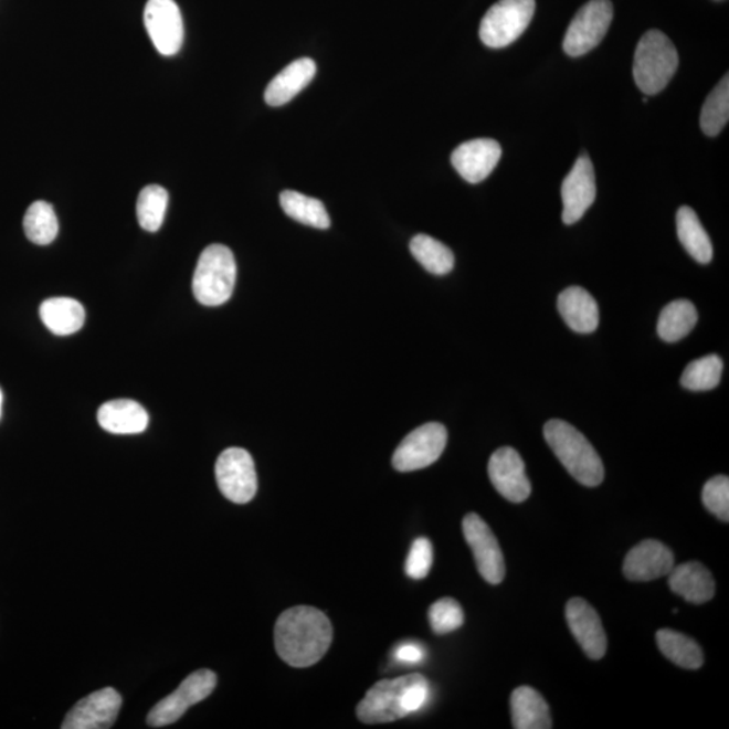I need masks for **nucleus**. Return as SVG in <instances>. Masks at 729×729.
<instances>
[{
  "label": "nucleus",
  "instance_id": "nucleus-28",
  "mask_svg": "<svg viewBox=\"0 0 729 729\" xmlns=\"http://www.w3.org/2000/svg\"><path fill=\"white\" fill-rule=\"evenodd\" d=\"M279 204L285 214L295 219L296 222L321 230L330 228V216H328L325 204L318 199L288 190L279 194Z\"/></svg>",
  "mask_w": 729,
  "mask_h": 729
},
{
  "label": "nucleus",
  "instance_id": "nucleus-23",
  "mask_svg": "<svg viewBox=\"0 0 729 729\" xmlns=\"http://www.w3.org/2000/svg\"><path fill=\"white\" fill-rule=\"evenodd\" d=\"M510 712L516 729H549L552 727L549 705L530 686H520L510 696Z\"/></svg>",
  "mask_w": 729,
  "mask_h": 729
},
{
  "label": "nucleus",
  "instance_id": "nucleus-9",
  "mask_svg": "<svg viewBox=\"0 0 729 729\" xmlns=\"http://www.w3.org/2000/svg\"><path fill=\"white\" fill-rule=\"evenodd\" d=\"M219 490L228 500L246 504L257 494L254 461L246 450L230 447L219 455L215 465Z\"/></svg>",
  "mask_w": 729,
  "mask_h": 729
},
{
  "label": "nucleus",
  "instance_id": "nucleus-21",
  "mask_svg": "<svg viewBox=\"0 0 729 729\" xmlns=\"http://www.w3.org/2000/svg\"><path fill=\"white\" fill-rule=\"evenodd\" d=\"M558 311L575 332L591 334L598 330L599 306L587 289L569 287L562 290L558 296Z\"/></svg>",
  "mask_w": 729,
  "mask_h": 729
},
{
  "label": "nucleus",
  "instance_id": "nucleus-24",
  "mask_svg": "<svg viewBox=\"0 0 729 729\" xmlns=\"http://www.w3.org/2000/svg\"><path fill=\"white\" fill-rule=\"evenodd\" d=\"M41 320L56 336H71L84 326L85 311L82 303L72 297H52L41 304Z\"/></svg>",
  "mask_w": 729,
  "mask_h": 729
},
{
  "label": "nucleus",
  "instance_id": "nucleus-38",
  "mask_svg": "<svg viewBox=\"0 0 729 729\" xmlns=\"http://www.w3.org/2000/svg\"><path fill=\"white\" fill-rule=\"evenodd\" d=\"M2 405H3V393H2V389H0V416H2Z\"/></svg>",
  "mask_w": 729,
  "mask_h": 729
},
{
  "label": "nucleus",
  "instance_id": "nucleus-14",
  "mask_svg": "<svg viewBox=\"0 0 729 729\" xmlns=\"http://www.w3.org/2000/svg\"><path fill=\"white\" fill-rule=\"evenodd\" d=\"M122 707V697L113 688L91 693L66 715L63 729H107L114 726Z\"/></svg>",
  "mask_w": 729,
  "mask_h": 729
},
{
  "label": "nucleus",
  "instance_id": "nucleus-22",
  "mask_svg": "<svg viewBox=\"0 0 729 729\" xmlns=\"http://www.w3.org/2000/svg\"><path fill=\"white\" fill-rule=\"evenodd\" d=\"M316 75V64L311 59L295 60L278 73L265 89V101L273 107L284 106L307 87Z\"/></svg>",
  "mask_w": 729,
  "mask_h": 729
},
{
  "label": "nucleus",
  "instance_id": "nucleus-11",
  "mask_svg": "<svg viewBox=\"0 0 729 729\" xmlns=\"http://www.w3.org/2000/svg\"><path fill=\"white\" fill-rule=\"evenodd\" d=\"M462 531L472 549L479 574L492 585L500 583L506 577V561L489 526L477 514H469L462 521Z\"/></svg>",
  "mask_w": 729,
  "mask_h": 729
},
{
  "label": "nucleus",
  "instance_id": "nucleus-8",
  "mask_svg": "<svg viewBox=\"0 0 729 729\" xmlns=\"http://www.w3.org/2000/svg\"><path fill=\"white\" fill-rule=\"evenodd\" d=\"M612 20L611 0H591L583 4L564 35L563 51L570 57H580L591 52L603 41Z\"/></svg>",
  "mask_w": 729,
  "mask_h": 729
},
{
  "label": "nucleus",
  "instance_id": "nucleus-5",
  "mask_svg": "<svg viewBox=\"0 0 729 729\" xmlns=\"http://www.w3.org/2000/svg\"><path fill=\"white\" fill-rule=\"evenodd\" d=\"M236 282V264L228 246H207L200 254L193 273L192 289L197 300L207 307H218L229 302Z\"/></svg>",
  "mask_w": 729,
  "mask_h": 729
},
{
  "label": "nucleus",
  "instance_id": "nucleus-34",
  "mask_svg": "<svg viewBox=\"0 0 729 729\" xmlns=\"http://www.w3.org/2000/svg\"><path fill=\"white\" fill-rule=\"evenodd\" d=\"M429 620L436 635H445L462 627L465 615L457 600L445 598L430 606Z\"/></svg>",
  "mask_w": 729,
  "mask_h": 729
},
{
  "label": "nucleus",
  "instance_id": "nucleus-32",
  "mask_svg": "<svg viewBox=\"0 0 729 729\" xmlns=\"http://www.w3.org/2000/svg\"><path fill=\"white\" fill-rule=\"evenodd\" d=\"M729 119V77L728 75L717 84L709 94L701 112V129L707 136H719Z\"/></svg>",
  "mask_w": 729,
  "mask_h": 729
},
{
  "label": "nucleus",
  "instance_id": "nucleus-31",
  "mask_svg": "<svg viewBox=\"0 0 729 729\" xmlns=\"http://www.w3.org/2000/svg\"><path fill=\"white\" fill-rule=\"evenodd\" d=\"M722 369L725 364L719 356L709 355L698 358L684 370L680 385L695 392L710 391L720 384Z\"/></svg>",
  "mask_w": 729,
  "mask_h": 729
},
{
  "label": "nucleus",
  "instance_id": "nucleus-16",
  "mask_svg": "<svg viewBox=\"0 0 729 729\" xmlns=\"http://www.w3.org/2000/svg\"><path fill=\"white\" fill-rule=\"evenodd\" d=\"M567 620L583 653L594 661L603 658L608 642L598 611L583 599H571L567 605Z\"/></svg>",
  "mask_w": 729,
  "mask_h": 729
},
{
  "label": "nucleus",
  "instance_id": "nucleus-29",
  "mask_svg": "<svg viewBox=\"0 0 729 729\" xmlns=\"http://www.w3.org/2000/svg\"><path fill=\"white\" fill-rule=\"evenodd\" d=\"M410 249L418 263L433 275L443 276L453 271L455 263L453 252L433 236L425 234L413 236Z\"/></svg>",
  "mask_w": 729,
  "mask_h": 729
},
{
  "label": "nucleus",
  "instance_id": "nucleus-3",
  "mask_svg": "<svg viewBox=\"0 0 729 729\" xmlns=\"http://www.w3.org/2000/svg\"><path fill=\"white\" fill-rule=\"evenodd\" d=\"M543 434L547 445L577 482L591 488L603 483V461L579 430L568 422L552 419L545 424Z\"/></svg>",
  "mask_w": 729,
  "mask_h": 729
},
{
  "label": "nucleus",
  "instance_id": "nucleus-12",
  "mask_svg": "<svg viewBox=\"0 0 729 729\" xmlns=\"http://www.w3.org/2000/svg\"><path fill=\"white\" fill-rule=\"evenodd\" d=\"M144 21L146 32L162 56H175L184 41V23L175 0H148Z\"/></svg>",
  "mask_w": 729,
  "mask_h": 729
},
{
  "label": "nucleus",
  "instance_id": "nucleus-19",
  "mask_svg": "<svg viewBox=\"0 0 729 729\" xmlns=\"http://www.w3.org/2000/svg\"><path fill=\"white\" fill-rule=\"evenodd\" d=\"M97 422L107 433L117 435L141 434L149 424L148 412L137 401L118 399L107 401L97 411Z\"/></svg>",
  "mask_w": 729,
  "mask_h": 729
},
{
  "label": "nucleus",
  "instance_id": "nucleus-7",
  "mask_svg": "<svg viewBox=\"0 0 729 729\" xmlns=\"http://www.w3.org/2000/svg\"><path fill=\"white\" fill-rule=\"evenodd\" d=\"M216 686V674L207 668L197 670L182 680L178 689L172 695L158 701L148 715V725L154 728H160L173 725L188 709L214 691Z\"/></svg>",
  "mask_w": 729,
  "mask_h": 729
},
{
  "label": "nucleus",
  "instance_id": "nucleus-13",
  "mask_svg": "<svg viewBox=\"0 0 729 729\" xmlns=\"http://www.w3.org/2000/svg\"><path fill=\"white\" fill-rule=\"evenodd\" d=\"M488 473L495 489L510 503L526 501L531 495L525 461L513 447L496 450L489 459Z\"/></svg>",
  "mask_w": 729,
  "mask_h": 729
},
{
  "label": "nucleus",
  "instance_id": "nucleus-27",
  "mask_svg": "<svg viewBox=\"0 0 729 729\" xmlns=\"http://www.w3.org/2000/svg\"><path fill=\"white\" fill-rule=\"evenodd\" d=\"M698 320L695 304L686 299L668 303L658 319V336L665 342L674 344L685 338Z\"/></svg>",
  "mask_w": 729,
  "mask_h": 729
},
{
  "label": "nucleus",
  "instance_id": "nucleus-30",
  "mask_svg": "<svg viewBox=\"0 0 729 729\" xmlns=\"http://www.w3.org/2000/svg\"><path fill=\"white\" fill-rule=\"evenodd\" d=\"M23 229L29 241L35 245L45 246L56 240L59 219L53 205L44 200H36L24 214Z\"/></svg>",
  "mask_w": 729,
  "mask_h": 729
},
{
  "label": "nucleus",
  "instance_id": "nucleus-18",
  "mask_svg": "<svg viewBox=\"0 0 729 729\" xmlns=\"http://www.w3.org/2000/svg\"><path fill=\"white\" fill-rule=\"evenodd\" d=\"M500 157V144L490 138H477L461 144L453 151L452 162L462 179L477 184L494 172Z\"/></svg>",
  "mask_w": 729,
  "mask_h": 729
},
{
  "label": "nucleus",
  "instance_id": "nucleus-33",
  "mask_svg": "<svg viewBox=\"0 0 729 729\" xmlns=\"http://www.w3.org/2000/svg\"><path fill=\"white\" fill-rule=\"evenodd\" d=\"M168 192L161 186L145 187L137 200V218L139 226L149 233L160 230L166 219Z\"/></svg>",
  "mask_w": 729,
  "mask_h": 729
},
{
  "label": "nucleus",
  "instance_id": "nucleus-6",
  "mask_svg": "<svg viewBox=\"0 0 729 729\" xmlns=\"http://www.w3.org/2000/svg\"><path fill=\"white\" fill-rule=\"evenodd\" d=\"M535 6V0H500L486 11L479 27V39L494 49L513 44L532 21Z\"/></svg>",
  "mask_w": 729,
  "mask_h": 729
},
{
  "label": "nucleus",
  "instance_id": "nucleus-37",
  "mask_svg": "<svg viewBox=\"0 0 729 729\" xmlns=\"http://www.w3.org/2000/svg\"><path fill=\"white\" fill-rule=\"evenodd\" d=\"M394 661L403 665H418L425 658L424 648L415 642L399 644L393 654Z\"/></svg>",
  "mask_w": 729,
  "mask_h": 729
},
{
  "label": "nucleus",
  "instance_id": "nucleus-17",
  "mask_svg": "<svg viewBox=\"0 0 729 729\" xmlns=\"http://www.w3.org/2000/svg\"><path fill=\"white\" fill-rule=\"evenodd\" d=\"M674 568L673 551L658 540L647 539L631 549L624 559L625 579L646 582L668 575Z\"/></svg>",
  "mask_w": 729,
  "mask_h": 729
},
{
  "label": "nucleus",
  "instance_id": "nucleus-36",
  "mask_svg": "<svg viewBox=\"0 0 729 729\" xmlns=\"http://www.w3.org/2000/svg\"><path fill=\"white\" fill-rule=\"evenodd\" d=\"M433 545L427 538H419L412 543L406 557L405 573L412 580H423L433 567Z\"/></svg>",
  "mask_w": 729,
  "mask_h": 729
},
{
  "label": "nucleus",
  "instance_id": "nucleus-1",
  "mask_svg": "<svg viewBox=\"0 0 729 729\" xmlns=\"http://www.w3.org/2000/svg\"><path fill=\"white\" fill-rule=\"evenodd\" d=\"M332 642V625L314 606L290 608L278 616L275 627L276 652L292 667H309L324 658Z\"/></svg>",
  "mask_w": 729,
  "mask_h": 729
},
{
  "label": "nucleus",
  "instance_id": "nucleus-15",
  "mask_svg": "<svg viewBox=\"0 0 729 729\" xmlns=\"http://www.w3.org/2000/svg\"><path fill=\"white\" fill-rule=\"evenodd\" d=\"M595 176L591 158L581 156L564 178L561 188L564 224H574L595 200Z\"/></svg>",
  "mask_w": 729,
  "mask_h": 729
},
{
  "label": "nucleus",
  "instance_id": "nucleus-10",
  "mask_svg": "<svg viewBox=\"0 0 729 729\" xmlns=\"http://www.w3.org/2000/svg\"><path fill=\"white\" fill-rule=\"evenodd\" d=\"M447 443V430L441 423H427L413 430L400 443L392 464L398 472L424 469L440 459Z\"/></svg>",
  "mask_w": 729,
  "mask_h": 729
},
{
  "label": "nucleus",
  "instance_id": "nucleus-4",
  "mask_svg": "<svg viewBox=\"0 0 729 729\" xmlns=\"http://www.w3.org/2000/svg\"><path fill=\"white\" fill-rule=\"evenodd\" d=\"M678 64V52L670 39L659 30H649L636 46L635 83L646 95L659 94L670 83Z\"/></svg>",
  "mask_w": 729,
  "mask_h": 729
},
{
  "label": "nucleus",
  "instance_id": "nucleus-2",
  "mask_svg": "<svg viewBox=\"0 0 729 729\" xmlns=\"http://www.w3.org/2000/svg\"><path fill=\"white\" fill-rule=\"evenodd\" d=\"M429 697V680L422 674L382 679L358 704L357 716L364 725H384L418 712Z\"/></svg>",
  "mask_w": 729,
  "mask_h": 729
},
{
  "label": "nucleus",
  "instance_id": "nucleus-35",
  "mask_svg": "<svg viewBox=\"0 0 729 729\" xmlns=\"http://www.w3.org/2000/svg\"><path fill=\"white\" fill-rule=\"evenodd\" d=\"M702 503L709 513L722 521H729V478L716 476L704 486Z\"/></svg>",
  "mask_w": 729,
  "mask_h": 729
},
{
  "label": "nucleus",
  "instance_id": "nucleus-25",
  "mask_svg": "<svg viewBox=\"0 0 729 729\" xmlns=\"http://www.w3.org/2000/svg\"><path fill=\"white\" fill-rule=\"evenodd\" d=\"M677 234L685 251L698 264H709L714 257V246L707 231L702 228L695 210L680 207L677 212Z\"/></svg>",
  "mask_w": 729,
  "mask_h": 729
},
{
  "label": "nucleus",
  "instance_id": "nucleus-26",
  "mask_svg": "<svg viewBox=\"0 0 729 729\" xmlns=\"http://www.w3.org/2000/svg\"><path fill=\"white\" fill-rule=\"evenodd\" d=\"M658 647L673 664L679 667L697 670L704 665V654L695 640L673 630H659L656 632Z\"/></svg>",
  "mask_w": 729,
  "mask_h": 729
},
{
  "label": "nucleus",
  "instance_id": "nucleus-20",
  "mask_svg": "<svg viewBox=\"0 0 729 729\" xmlns=\"http://www.w3.org/2000/svg\"><path fill=\"white\" fill-rule=\"evenodd\" d=\"M668 587L691 604H704L715 595L712 573L698 562H686L674 567L668 573Z\"/></svg>",
  "mask_w": 729,
  "mask_h": 729
}]
</instances>
